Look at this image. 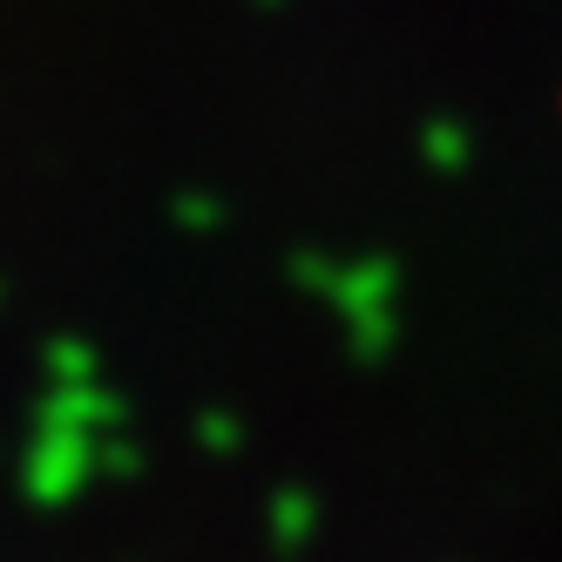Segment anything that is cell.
I'll return each instance as SVG.
<instances>
[{"label": "cell", "instance_id": "obj_3", "mask_svg": "<svg viewBox=\"0 0 562 562\" xmlns=\"http://www.w3.org/2000/svg\"><path fill=\"white\" fill-rule=\"evenodd\" d=\"M196 434H204V440H196V448H204V454H237V448H245L231 420H196Z\"/></svg>", "mask_w": 562, "mask_h": 562}, {"label": "cell", "instance_id": "obj_2", "mask_svg": "<svg viewBox=\"0 0 562 562\" xmlns=\"http://www.w3.org/2000/svg\"><path fill=\"white\" fill-rule=\"evenodd\" d=\"M271 549H285V555H299L312 536H318V495H305V488H285V495H271Z\"/></svg>", "mask_w": 562, "mask_h": 562}, {"label": "cell", "instance_id": "obj_4", "mask_svg": "<svg viewBox=\"0 0 562 562\" xmlns=\"http://www.w3.org/2000/svg\"><path fill=\"white\" fill-rule=\"evenodd\" d=\"M55 380H95V373H89V352L61 346V352H55Z\"/></svg>", "mask_w": 562, "mask_h": 562}, {"label": "cell", "instance_id": "obj_1", "mask_svg": "<svg viewBox=\"0 0 562 562\" xmlns=\"http://www.w3.org/2000/svg\"><path fill=\"white\" fill-rule=\"evenodd\" d=\"M109 468L136 474V448H130V440H109V434L68 427V420H42L34 440H27V454H21V488H27L34 508H68Z\"/></svg>", "mask_w": 562, "mask_h": 562}]
</instances>
